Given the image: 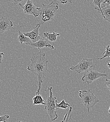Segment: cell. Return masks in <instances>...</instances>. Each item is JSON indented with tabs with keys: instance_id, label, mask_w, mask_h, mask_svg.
Returning a JSON list of instances; mask_svg holds the SVG:
<instances>
[{
	"instance_id": "obj_1",
	"label": "cell",
	"mask_w": 110,
	"mask_h": 122,
	"mask_svg": "<svg viewBox=\"0 0 110 122\" xmlns=\"http://www.w3.org/2000/svg\"><path fill=\"white\" fill-rule=\"evenodd\" d=\"M30 60L31 63L28 66L27 69L37 76L38 88L35 93L36 94L40 93L43 79L46 77L48 60L45 57V53L41 50H40V51L37 53H33Z\"/></svg>"
},
{
	"instance_id": "obj_2",
	"label": "cell",
	"mask_w": 110,
	"mask_h": 122,
	"mask_svg": "<svg viewBox=\"0 0 110 122\" xmlns=\"http://www.w3.org/2000/svg\"><path fill=\"white\" fill-rule=\"evenodd\" d=\"M58 9V6L57 0H51V2L47 5L42 3V8L40 15L41 16V21L39 24L41 25H43L53 20Z\"/></svg>"
},
{
	"instance_id": "obj_3",
	"label": "cell",
	"mask_w": 110,
	"mask_h": 122,
	"mask_svg": "<svg viewBox=\"0 0 110 122\" xmlns=\"http://www.w3.org/2000/svg\"><path fill=\"white\" fill-rule=\"evenodd\" d=\"M47 90L49 92V95L45 102V109L49 115L52 121L56 120L58 118L57 114V108L56 106V102L58 101L56 97H54L53 94V87H48Z\"/></svg>"
},
{
	"instance_id": "obj_4",
	"label": "cell",
	"mask_w": 110,
	"mask_h": 122,
	"mask_svg": "<svg viewBox=\"0 0 110 122\" xmlns=\"http://www.w3.org/2000/svg\"><path fill=\"white\" fill-rule=\"evenodd\" d=\"M79 96L80 97V102L83 104L89 113V109L93 108L94 105L99 102V99L89 89L88 91L79 90Z\"/></svg>"
},
{
	"instance_id": "obj_5",
	"label": "cell",
	"mask_w": 110,
	"mask_h": 122,
	"mask_svg": "<svg viewBox=\"0 0 110 122\" xmlns=\"http://www.w3.org/2000/svg\"><path fill=\"white\" fill-rule=\"evenodd\" d=\"M92 59L84 58L78 64L70 67V70L75 71L78 74L81 72H85L92 69L94 66Z\"/></svg>"
},
{
	"instance_id": "obj_6",
	"label": "cell",
	"mask_w": 110,
	"mask_h": 122,
	"mask_svg": "<svg viewBox=\"0 0 110 122\" xmlns=\"http://www.w3.org/2000/svg\"><path fill=\"white\" fill-rule=\"evenodd\" d=\"M19 5L20 8L23 10L24 13L25 14L31 15L35 17L40 15L41 8L35 6L33 4L32 0H26V2L24 5H22L21 4Z\"/></svg>"
},
{
	"instance_id": "obj_7",
	"label": "cell",
	"mask_w": 110,
	"mask_h": 122,
	"mask_svg": "<svg viewBox=\"0 0 110 122\" xmlns=\"http://www.w3.org/2000/svg\"><path fill=\"white\" fill-rule=\"evenodd\" d=\"M107 76V74H106L105 72L104 73H101L91 69L85 72L84 76L82 77L81 80L89 85L100 77Z\"/></svg>"
},
{
	"instance_id": "obj_8",
	"label": "cell",
	"mask_w": 110,
	"mask_h": 122,
	"mask_svg": "<svg viewBox=\"0 0 110 122\" xmlns=\"http://www.w3.org/2000/svg\"><path fill=\"white\" fill-rule=\"evenodd\" d=\"M41 25L38 23L31 31L23 33L26 36L28 37L31 40L32 43L36 42L42 39L39 33V29Z\"/></svg>"
},
{
	"instance_id": "obj_9",
	"label": "cell",
	"mask_w": 110,
	"mask_h": 122,
	"mask_svg": "<svg viewBox=\"0 0 110 122\" xmlns=\"http://www.w3.org/2000/svg\"><path fill=\"white\" fill-rule=\"evenodd\" d=\"M11 29H13V24L11 20L7 17L0 18V34Z\"/></svg>"
},
{
	"instance_id": "obj_10",
	"label": "cell",
	"mask_w": 110,
	"mask_h": 122,
	"mask_svg": "<svg viewBox=\"0 0 110 122\" xmlns=\"http://www.w3.org/2000/svg\"><path fill=\"white\" fill-rule=\"evenodd\" d=\"M27 45H30L33 47H37L40 50H41V48H43L44 47H48L51 49H55V47L54 46H53V45L50 44V43H49L48 41L44 40V38L40 39L39 41H37L36 42L29 43Z\"/></svg>"
},
{
	"instance_id": "obj_11",
	"label": "cell",
	"mask_w": 110,
	"mask_h": 122,
	"mask_svg": "<svg viewBox=\"0 0 110 122\" xmlns=\"http://www.w3.org/2000/svg\"><path fill=\"white\" fill-rule=\"evenodd\" d=\"M101 8L104 18L110 23V4L103 3L101 5Z\"/></svg>"
},
{
	"instance_id": "obj_12",
	"label": "cell",
	"mask_w": 110,
	"mask_h": 122,
	"mask_svg": "<svg viewBox=\"0 0 110 122\" xmlns=\"http://www.w3.org/2000/svg\"><path fill=\"white\" fill-rule=\"evenodd\" d=\"M17 31L18 33L17 40L21 44H22L23 43H25L26 45H28L29 43H32L31 40L28 37L26 36L23 32L19 30H17Z\"/></svg>"
},
{
	"instance_id": "obj_13",
	"label": "cell",
	"mask_w": 110,
	"mask_h": 122,
	"mask_svg": "<svg viewBox=\"0 0 110 122\" xmlns=\"http://www.w3.org/2000/svg\"><path fill=\"white\" fill-rule=\"evenodd\" d=\"M44 38H46L50 42H54L57 41L58 36L60 35V34L53 32V33H48L47 32H44L43 33Z\"/></svg>"
},
{
	"instance_id": "obj_14",
	"label": "cell",
	"mask_w": 110,
	"mask_h": 122,
	"mask_svg": "<svg viewBox=\"0 0 110 122\" xmlns=\"http://www.w3.org/2000/svg\"><path fill=\"white\" fill-rule=\"evenodd\" d=\"M33 101V105H44L45 104V101L43 99L40 93L36 94V95L32 98Z\"/></svg>"
},
{
	"instance_id": "obj_15",
	"label": "cell",
	"mask_w": 110,
	"mask_h": 122,
	"mask_svg": "<svg viewBox=\"0 0 110 122\" xmlns=\"http://www.w3.org/2000/svg\"><path fill=\"white\" fill-rule=\"evenodd\" d=\"M73 107H70V108L68 110L67 112L64 115V117L61 122H71V113L72 111Z\"/></svg>"
},
{
	"instance_id": "obj_16",
	"label": "cell",
	"mask_w": 110,
	"mask_h": 122,
	"mask_svg": "<svg viewBox=\"0 0 110 122\" xmlns=\"http://www.w3.org/2000/svg\"><path fill=\"white\" fill-rule=\"evenodd\" d=\"M57 102H58V101L56 102V107L58 109L59 108L66 109V108L67 107H70V105L69 103L65 102L64 100H62L60 103H58Z\"/></svg>"
},
{
	"instance_id": "obj_17",
	"label": "cell",
	"mask_w": 110,
	"mask_h": 122,
	"mask_svg": "<svg viewBox=\"0 0 110 122\" xmlns=\"http://www.w3.org/2000/svg\"><path fill=\"white\" fill-rule=\"evenodd\" d=\"M104 1V0H93V4L95 5L94 9L101 12V5Z\"/></svg>"
},
{
	"instance_id": "obj_18",
	"label": "cell",
	"mask_w": 110,
	"mask_h": 122,
	"mask_svg": "<svg viewBox=\"0 0 110 122\" xmlns=\"http://www.w3.org/2000/svg\"><path fill=\"white\" fill-rule=\"evenodd\" d=\"M110 56V45L107 46L106 48L105 51L103 54V56L101 58H99L100 60H102L105 57H109Z\"/></svg>"
},
{
	"instance_id": "obj_19",
	"label": "cell",
	"mask_w": 110,
	"mask_h": 122,
	"mask_svg": "<svg viewBox=\"0 0 110 122\" xmlns=\"http://www.w3.org/2000/svg\"><path fill=\"white\" fill-rule=\"evenodd\" d=\"M10 118L9 115H3L0 116V122H7L8 119Z\"/></svg>"
},
{
	"instance_id": "obj_20",
	"label": "cell",
	"mask_w": 110,
	"mask_h": 122,
	"mask_svg": "<svg viewBox=\"0 0 110 122\" xmlns=\"http://www.w3.org/2000/svg\"><path fill=\"white\" fill-rule=\"evenodd\" d=\"M24 1V0H10V1L13 3L14 5L21 4Z\"/></svg>"
},
{
	"instance_id": "obj_21",
	"label": "cell",
	"mask_w": 110,
	"mask_h": 122,
	"mask_svg": "<svg viewBox=\"0 0 110 122\" xmlns=\"http://www.w3.org/2000/svg\"><path fill=\"white\" fill-rule=\"evenodd\" d=\"M58 0L60 3H61V4H66L68 2H69L71 4L73 3V2H72V0Z\"/></svg>"
},
{
	"instance_id": "obj_22",
	"label": "cell",
	"mask_w": 110,
	"mask_h": 122,
	"mask_svg": "<svg viewBox=\"0 0 110 122\" xmlns=\"http://www.w3.org/2000/svg\"><path fill=\"white\" fill-rule=\"evenodd\" d=\"M105 84L107 87V89L110 91V79L106 78L105 80Z\"/></svg>"
},
{
	"instance_id": "obj_23",
	"label": "cell",
	"mask_w": 110,
	"mask_h": 122,
	"mask_svg": "<svg viewBox=\"0 0 110 122\" xmlns=\"http://www.w3.org/2000/svg\"><path fill=\"white\" fill-rule=\"evenodd\" d=\"M4 55V54L2 52H0V63H2V56Z\"/></svg>"
},
{
	"instance_id": "obj_24",
	"label": "cell",
	"mask_w": 110,
	"mask_h": 122,
	"mask_svg": "<svg viewBox=\"0 0 110 122\" xmlns=\"http://www.w3.org/2000/svg\"><path fill=\"white\" fill-rule=\"evenodd\" d=\"M103 3H106L107 4H110V0H104Z\"/></svg>"
},
{
	"instance_id": "obj_25",
	"label": "cell",
	"mask_w": 110,
	"mask_h": 122,
	"mask_svg": "<svg viewBox=\"0 0 110 122\" xmlns=\"http://www.w3.org/2000/svg\"><path fill=\"white\" fill-rule=\"evenodd\" d=\"M109 57H110V56ZM107 66H108V68H109V69L110 70V60H108V61H107Z\"/></svg>"
},
{
	"instance_id": "obj_26",
	"label": "cell",
	"mask_w": 110,
	"mask_h": 122,
	"mask_svg": "<svg viewBox=\"0 0 110 122\" xmlns=\"http://www.w3.org/2000/svg\"><path fill=\"white\" fill-rule=\"evenodd\" d=\"M108 112H109V113L110 114V107H109V110H108Z\"/></svg>"
},
{
	"instance_id": "obj_27",
	"label": "cell",
	"mask_w": 110,
	"mask_h": 122,
	"mask_svg": "<svg viewBox=\"0 0 110 122\" xmlns=\"http://www.w3.org/2000/svg\"><path fill=\"white\" fill-rule=\"evenodd\" d=\"M20 122V121H19V122Z\"/></svg>"
}]
</instances>
